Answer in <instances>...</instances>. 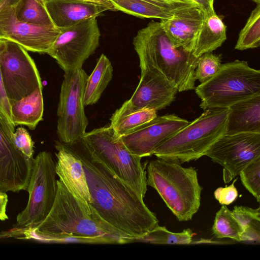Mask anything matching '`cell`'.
Returning a JSON list of instances; mask_svg holds the SVG:
<instances>
[{
    "label": "cell",
    "instance_id": "cell-1",
    "mask_svg": "<svg viewBox=\"0 0 260 260\" xmlns=\"http://www.w3.org/2000/svg\"><path fill=\"white\" fill-rule=\"evenodd\" d=\"M69 146L83 164L91 197L89 205L104 220L130 238L142 237L159 225L144 198L107 165L79 141Z\"/></svg>",
    "mask_w": 260,
    "mask_h": 260
},
{
    "label": "cell",
    "instance_id": "cell-2",
    "mask_svg": "<svg viewBox=\"0 0 260 260\" xmlns=\"http://www.w3.org/2000/svg\"><path fill=\"white\" fill-rule=\"evenodd\" d=\"M53 206L32 232V238L55 242L124 244L130 238L104 220L88 204L74 196L60 180Z\"/></svg>",
    "mask_w": 260,
    "mask_h": 260
},
{
    "label": "cell",
    "instance_id": "cell-3",
    "mask_svg": "<svg viewBox=\"0 0 260 260\" xmlns=\"http://www.w3.org/2000/svg\"><path fill=\"white\" fill-rule=\"evenodd\" d=\"M140 69L157 70L173 84L178 92L194 89L195 70L199 61L191 52L176 48L159 22L151 21L133 39Z\"/></svg>",
    "mask_w": 260,
    "mask_h": 260
},
{
    "label": "cell",
    "instance_id": "cell-4",
    "mask_svg": "<svg viewBox=\"0 0 260 260\" xmlns=\"http://www.w3.org/2000/svg\"><path fill=\"white\" fill-rule=\"evenodd\" d=\"M146 168L147 185L156 190L179 221L191 220L200 208L203 189L196 169L158 158Z\"/></svg>",
    "mask_w": 260,
    "mask_h": 260
},
{
    "label": "cell",
    "instance_id": "cell-5",
    "mask_svg": "<svg viewBox=\"0 0 260 260\" xmlns=\"http://www.w3.org/2000/svg\"><path fill=\"white\" fill-rule=\"evenodd\" d=\"M157 147L152 155L181 165L204 156L225 134L228 108L207 109Z\"/></svg>",
    "mask_w": 260,
    "mask_h": 260
},
{
    "label": "cell",
    "instance_id": "cell-6",
    "mask_svg": "<svg viewBox=\"0 0 260 260\" xmlns=\"http://www.w3.org/2000/svg\"><path fill=\"white\" fill-rule=\"evenodd\" d=\"M79 142L144 198L147 191L148 162L142 163V157L132 154L110 125L86 132Z\"/></svg>",
    "mask_w": 260,
    "mask_h": 260
},
{
    "label": "cell",
    "instance_id": "cell-7",
    "mask_svg": "<svg viewBox=\"0 0 260 260\" xmlns=\"http://www.w3.org/2000/svg\"><path fill=\"white\" fill-rule=\"evenodd\" d=\"M194 90L201 99L200 107L203 110L228 108L260 94V71L250 67L244 60L226 62L221 64L215 76Z\"/></svg>",
    "mask_w": 260,
    "mask_h": 260
},
{
    "label": "cell",
    "instance_id": "cell-8",
    "mask_svg": "<svg viewBox=\"0 0 260 260\" xmlns=\"http://www.w3.org/2000/svg\"><path fill=\"white\" fill-rule=\"evenodd\" d=\"M55 162L52 154L39 152L33 159L32 169L26 190L29 198L25 208L16 217L11 231L24 233V239L32 238L33 230L47 217L54 204L57 191Z\"/></svg>",
    "mask_w": 260,
    "mask_h": 260
},
{
    "label": "cell",
    "instance_id": "cell-9",
    "mask_svg": "<svg viewBox=\"0 0 260 260\" xmlns=\"http://www.w3.org/2000/svg\"><path fill=\"white\" fill-rule=\"evenodd\" d=\"M88 75L82 69L64 72L59 98L57 134L60 142L72 145L86 133L88 121L84 92Z\"/></svg>",
    "mask_w": 260,
    "mask_h": 260
},
{
    "label": "cell",
    "instance_id": "cell-10",
    "mask_svg": "<svg viewBox=\"0 0 260 260\" xmlns=\"http://www.w3.org/2000/svg\"><path fill=\"white\" fill-rule=\"evenodd\" d=\"M60 30L47 54L55 59L64 72L81 69L99 46L101 32L96 18Z\"/></svg>",
    "mask_w": 260,
    "mask_h": 260
},
{
    "label": "cell",
    "instance_id": "cell-11",
    "mask_svg": "<svg viewBox=\"0 0 260 260\" xmlns=\"http://www.w3.org/2000/svg\"><path fill=\"white\" fill-rule=\"evenodd\" d=\"M0 72L9 101L19 100L42 87L34 60L14 42L6 40L0 50Z\"/></svg>",
    "mask_w": 260,
    "mask_h": 260
},
{
    "label": "cell",
    "instance_id": "cell-12",
    "mask_svg": "<svg viewBox=\"0 0 260 260\" xmlns=\"http://www.w3.org/2000/svg\"><path fill=\"white\" fill-rule=\"evenodd\" d=\"M204 155L222 167L223 180L229 183L247 165L260 157V133L224 134Z\"/></svg>",
    "mask_w": 260,
    "mask_h": 260
},
{
    "label": "cell",
    "instance_id": "cell-13",
    "mask_svg": "<svg viewBox=\"0 0 260 260\" xmlns=\"http://www.w3.org/2000/svg\"><path fill=\"white\" fill-rule=\"evenodd\" d=\"M15 4L0 15V38L14 42L27 51L47 53L60 29L54 25H40L17 20L14 14Z\"/></svg>",
    "mask_w": 260,
    "mask_h": 260
},
{
    "label": "cell",
    "instance_id": "cell-14",
    "mask_svg": "<svg viewBox=\"0 0 260 260\" xmlns=\"http://www.w3.org/2000/svg\"><path fill=\"white\" fill-rule=\"evenodd\" d=\"M189 123L174 114L157 116L120 137L133 154L143 157L152 155L153 151Z\"/></svg>",
    "mask_w": 260,
    "mask_h": 260
},
{
    "label": "cell",
    "instance_id": "cell-15",
    "mask_svg": "<svg viewBox=\"0 0 260 260\" xmlns=\"http://www.w3.org/2000/svg\"><path fill=\"white\" fill-rule=\"evenodd\" d=\"M33 159L26 157L16 149L0 122V189L14 192L26 190Z\"/></svg>",
    "mask_w": 260,
    "mask_h": 260
},
{
    "label": "cell",
    "instance_id": "cell-16",
    "mask_svg": "<svg viewBox=\"0 0 260 260\" xmlns=\"http://www.w3.org/2000/svg\"><path fill=\"white\" fill-rule=\"evenodd\" d=\"M141 70L139 84L126 103L135 109L156 111L171 105L178 92L176 87L155 69L144 68Z\"/></svg>",
    "mask_w": 260,
    "mask_h": 260
},
{
    "label": "cell",
    "instance_id": "cell-17",
    "mask_svg": "<svg viewBox=\"0 0 260 260\" xmlns=\"http://www.w3.org/2000/svg\"><path fill=\"white\" fill-rule=\"evenodd\" d=\"M56 172L59 179L76 197L89 204L91 197L81 160L73 150L60 141H55Z\"/></svg>",
    "mask_w": 260,
    "mask_h": 260
},
{
    "label": "cell",
    "instance_id": "cell-18",
    "mask_svg": "<svg viewBox=\"0 0 260 260\" xmlns=\"http://www.w3.org/2000/svg\"><path fill=\"white\" fill-rule=\"evenodd\" d=\"M45 6L53 25L59 29L96 18L112 10L105 5L85 0H45Z\"/></svg>",
    "mask_w": 260,
    "mask_h": 260
},
{
    "label": "cell",
    "instance_id": "cell-19",
    "mask_svg": "<svg viewBox=\"0 0 260 260\" xmlns=\"http://www.w3.org/2000/svg\"><path fill=\"white\" fill-rule=\"evenodd\" d=\"M260 133V94L228 107L225 134Z\"/></svg>",
    "mask_w": 260,
    "mask_h": 260
},
{
    "label": "cell",
    "instance_id": "cell-20",
    "mask_svg": "<svg viewBox=\"0 0 260 260\" xmlns=\"http://www.w3.org/2000/svg\"><path fill=\"white\" fill-rule=\"evenodd\" d=\"M226 39V26L214 9L205 12L204 18L196 34L192 53L197 57L212 52L220 47Z\"/></svg>",
    "mask_w": 260,
    "mask_h": 260
},
{
    "label": "cell",
    "instance_id": "cell-21",
    "mask_svg": "<svg viewBox=\"0 0 260 260\" xmlns=\"http://www.w3.org/2000/svg\"><path fill=\"white\" fill-rule=\"evenodd\" d=\"M14 125H23L34 129L43 119L44 103L42 87L17 101H9Z\"/></svg>",
    "mask_w": 260,
    "mask_h": 260
},
{
    "label": "cell",
    "instance_id": "cell-22",
    "mask_svg": "<svg viewBox=\"0 0 260 260\" xmlns=\"http://www.w3.org/2000/svg\"><path fill=\"white\" fill-rule=\"evenodd\" d=\"M153 109H135L126 102L112 114L110 126L119 137L125 135L157 117Z\"/></svg>",
    "mask_w": 260,
    "mask_h": 260
},
{
    "label": "cell",
    "instance_id": "cell-23",
    "mask_svg": "<svg viewBox=\"0 0 260 260\" xmlns=\"http://www.w3.org/2000/svg\"><path fill=\"white\" fill-rule=\"evenodd\" d=\"M113 71L111 61L105 54H102L86 81L84 92L85 106L92 105L98 102L112 80Z\"/></svg>",
    "mask_w": 260,
    "mask_h": 260
},
{
    "label": "cell",
    "instance_id": "cell-24",
    "mask_svg": "<svg viewBox=\"0 0 260 260\" xmlns=\"http://www.w3.org/2000/svg\"><path fill=\"white\" fill-rule=\"evenodd\" d=\"M204 15V10L198 5L194 4L174 10L173 18L168 20L187 36L193 47L194 37L201 26Z\"/></svg>",
    "mask_w": 260,
    "mask_h": 260
},
{
    "label": "cell",
    "instance_id": "cell-25",
    "mask_svg": "<svg viewBox=\"0 0 260 260\" xmlns=\"http://www.w3.org/2000/svg\"><path fill=\"white\" fill-rule=\"evenodd\" d=\"M109 1L113 4L115 11H121L138 17L170 19L173 17L174 10L166 9L144 1L140 0Z\"/></svg>",
    "mask_w": 260,
    "mask_h": 260
},
{
    "label": "cell",
    "instance_id": "cell-26",
    "mask_svg": "<svg viewBox=\"0 0 260 260\" xmlns=\"http://www.w3.org/2000/svg\"><path fill=\"white\" fill-rule=\"evenodd\" d=\"M14 10L15 17L19 21L40 25H53L45 0H18Z\"/></svg>",
    "mask_w": 260,
    "mask_h": 260
},
{
    "label": "cell",
    "instance_id": "cell-27",
    "mask_svg": "<svg viewBox=\"0 0 260 260\" xmlns=\"http://www.w3.org/2000/svg\"><path fill=\"white\" fill-rule=\"evenodd\" d=\"M193 233L189 229L179 233H173L165 226L157 227L142 237L129 238L125 244L132 242H145L159 244H189L192 242Z\"/></svg>",
    "mask_w": 260,
    "mask_h": 260
},
{
    "label": "cell",
    "instance_id": "cell-28",
    "mask_svg": "<svg viewBox=\"0 0 260 260\" xmlns=\"http://www.w3.org/2000/svg\"><path fill=\"white\" fill-rule=\"evenodd\" d=\"M212 230L217 238H226L242 241L243 228L226 205L222 206L216 212Z\"/></svg>",
    "mask_w": 260,
    "mask_h": 260
},
{
    "label": "cell",
    "instance_id": "cell-29",
    "mask_svg": "<svg viewBox=\"0 0 260 260\" xmlns=\"http://www.w3.org/2000/svg\"><path fill=\"white\" fill-rule=\"evenodd\" d=\"M242 226V241L260 242V208L253 209L244 206H235L232 211Z\"/></svg>",
    "mask_w": 260,
    "mask_h": 260
},
{
    "label": "cell",
    "instance_id": "cell-30",
    "mask_svg": "<svg viewBox=\"0 0 260 260\" xmlns=\"http://www.w3.org/2000/svg\"><path fill=\"white\" fill-rule=\"evenodd\" d=\"M259 46L260 4H257L240 31L235 49L244 50L256 48Z\"/></svg>",
    "mask_w": 260,
    "mask_h": 260
},
{
    "label": "cell",
    "instance_id": "cell-31",
    "mask_svg": "<svg viewBox=\"0 0 260 260\" xmlns=\"http://www.w3.org/2000/svg\"><path fill=\"white\" fill-rule=\"evenodd\" d=\"M221 54L216 55L212 52L200 56L195 70L196 80L202 83L215 76L221 68Z\"/></svg>",
    "mask_w": 260,
    "mask_h": 260
},
{
    "label": "cell",
    "instance_id": "cell-32",
    "mask_svg": "<svg viewBox=\"0 0 260 260\" xmlns=\"http://www.w3.org/2000/svg\"><path fill=\"white\" fill-rule=\"evenodd\" d=\"M246 189L260 202V157L247 165L239 173Z\"/></svg>",
    "mask_w": 260,
    "mask_h": 260
},
{
    "label": "cell",
    "instance_id": "cell-33",
    "mask_svg": "<svg viewBox=\"0 0 260 260\" xmlns=\"http://www.w3.org/2000/svg\"><path fill=\"white\" fill-rule=\"evenodd\" d=\"M12 141L16 149L24 156L33 159L34 143L27 131L22 127H18L12 137Z\"/></svg>",
    "mask_w": 260,
    "mask_h": 260
},
{
    "label": "cell",
    "instance_id": "cell-34",
    "mask_svg": "<svg viewBox=\"0 0 260 260\" xmlns=\"http://www.w3.org/2000/svg\"><path fill=\"white\" fill-rule=\"evenodd\" d=\"M0 122L11 137L15 132L11 112V106L3 84L0 72Z\"/></svg>",
    "mask_w": 260,
    "mask_h": 260
},
{
    "label": "cell",
    "instance_id": "cell-35",
    "mask_svg": "<svg viewBox=\"0 0 260 260\" xmlns=\"http://www.w3.org/2000/svg\"><path fill=\"white\" fill-rule=\"evenodd\" d=\"M237 180V178H236L230 185L218 187L214 191V197L220 204L229 205L236 200L238 192L235 183Z\"/></svg>",
    "mask_w": 260,
    "mask_h": 260
},
{
    "label": "cell",
    "instance_id": "cell-36",
    "mask_svg": "<svg viewBox=\"0 0 260 260\" xmlns=\"http://www.w3.org/2000/svg\"><path fill=\"white\" fill-rule=\"evenodd\" d=\"M170 10H175L188 5H194L177 3L169 0H140Z\"/></svg>",
    "mask_w": 260,
    "mask_h": 260
},
{
    "label": "cell",
    "instance_id": "cell-37",
    "mask_svg": "<svg viewBox=\"0 0 260 260\" xmlns=\"http://www.w3.org/2000/svg\"><path fill=\"white\" fill-rule=\"evenodd\" d=\"M8 202V197L6 191L0 189V220L1 221H5L9 218L6 214Z\"/></svg>",
    "mask_w": 260,
    "mask_h": 260
},
{
    "label": "cell",
    "instance_id": "cell-38",
    "mask_svg": "<svg viewBox=\"0 0 260 260\" xmlns=\"http://www.w3.org/2000/svg\"><path fill=\"white\" fill-rule=\"evenodd\" d=\"M199 6L204 12H207L213 9V3L214 0H192Z\"/></svg>",
    "mask_w": 260,
    "mask_h": 260
},
{
    "label": "cell",
    "instance_id": "cell-39",
    "mask_svg": "<svg viewBox=\"0 0 260 260\" xmlns=\"http://www.w3.org/2000/svg\"><path fill=\"white\" fill-rule=\"evenodd\" d=\"M18 0H2L0 3V15L7 8L15 5Z\"/></svg>",
    "mask_w": 260,
    "mask_h": 260
},
{
    "label": "cell",
    "instance_id": "cell-40",
    "mask_svg": "<svg viewBox=\"0 0 260 260\" xmlns=\"http://www.w3.org/2000/svg\"><path fill=\"white\" fill-rule=\"evenodd\" d=\"M85 1H90V2H92L98 3V4L105 5L106 6H107L110 7L111 8L112 10L115 11L113 4L109 0H85Z\"/></svg>",
    "mask_w": 260,
    "mask_h": 260
},
{
    "label": "cell",
    "instance_id": "cell-41",
    "mask_svg": "<svg viewBox=\"0 0 260 260\" xmlns=\"http://www.w3.org/2000/svg\"><path fill=\"white\" fill-rule=\"evenodd\" d=\"M169 1L177 2V3H185V4H197L196 3H194L192 0H169Z\"/></svg>",
    "mask_w": 260,
    "mask_h": 260
},
{
    "label": "cell",
    "instance_id": "cell-42",
    "mask_svg": "<svg viewBox=\"0 0 260 260\" xmlns=\"http://www.w3.org/2000/svg\"><path fill=\"white\" fill-rule=\"evenodd\" d=\"M6 41V40L0 38V50L3 47Z\"/></svg>",
    "mask_w": 260,
    "mask_h": 260
},
{
    "label": "cell",
    "instance_id": "cell-43",
    "mask_svg": "<svg viewBox=\"0 0 260 260\" xmlns=\"http://www.w3.org/2000/svg\"><path fill=\"white\" fill-rule=\"evenodd\" d=\"M252 2H254L256 4H260V0H251Z\"/></svg>",
    "mask_w": 260,
    "mask_h": 260
},
{
    "label": "cell",
    "instance_id": "cell-44",
    "mask_svg": "<svg viewBox=\"0 0 260 260\" xmlns=\"http://www.w3.org/2000/svg\"><path fill=\"white\" fill-rule=\"evenodd\" d=\"M2 1V0H0V3Z\"/></svg>",
    "mask_w": 260,
    "mask_h": 260
}]
</instances>
